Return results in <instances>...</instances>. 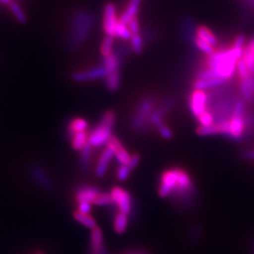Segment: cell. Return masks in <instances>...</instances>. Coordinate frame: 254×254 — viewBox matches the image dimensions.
I'll return each instance as SVG.
<instances>
[{
  "label": "cell",
  "instance_id": "cell-1",
  "mask_svg": "<svg viewBox=\"0 0 254 254\" xmlns=\"http://www.w3.org/2000/svg\"><path fill=\"white\" fill-rule=\"evenodd\" d=\"M95 25V19L91 11L85 9L74 10L66 34V47L70 52H75L84 45Z\"/></svg>",
  "mask_w": 254,
  "mask_h": 254
},
{
  "label": "cell",
  "instance_id": "cell-2",
  "mask_svg": "<svg viewBox=\"0 0 254 254\" xmlns=\"http://www.w3.org/2000/svg\"><path fill=\"white\" fill-rule=\"evenodd\" d=\"M116 118V113L113 110H108L102 115L98 124L89 132L88 142L92 148L108 145L110 138L113 136Z\"/></svg>",
  "mask_w": 254,
  "mask_h": 254
},
{
  "label": "cell",
  "instance_id": "cell-3",
  "mask_svg": "<svg viewBox=\"0 0 254 254\" xmlns=\"http://www.w3.org/2000/svg\"><path fill=\"white\" fill-rule=\"evenodd\" d=\"M156 108V99L154 96L147 95L139 101L138 105L130 119L129 127L136 133H142L150 128L149 119Z\"/></svg>",
  "mask_w": 254,
  "mask_h": 254
},
{
  "label": "cell",
  "instance_id": "cell-4",
  "mask_svg": "<svg viewBox=\"0 0 254 254\" xmlns=\"http://www.w3.org/2000/svg\"><path fill=\"white\" fill-rule=\"evenodd\" d=\"M180 170L179 168H173L162 173L158 188V195L161 198H167L173 195L178 184Z\"/></svg>",
  "mask_w": 254,
  "mask_h": 254
},
{
  "label": "cell",
  "instance_id": "cell-5",
  "mask_svg": "<svg viewBox=\"0 0 254 254\" xmlns=\"http://www.w3.org/2000/svg\"><path fill=\"white\" fill-rule=\"evenodd\" d=\"M28 173L37 185L44 190L52 191L54 190V182L49 173L41 164L33 163L28 166Z\"/></svg>",
  "mask_w": 254,
  "mask_h": 254
},
{
  "label": "cell",
  "instance_id": "cell-6",
  "mask_svg": "<svg viewBox=\"0 0 254 254\" xmlns=\"http://www.w3.org/2000/svg\"><path fill=\"white\" fill-rule=\"evenodd\" d=\"M110 197L112 200V203H114L119 211L123 214L129 215L132 211V197L128 191L123 190L122 188L114 187L110 191Z\"/></svg>",
  "mask_w": 254,
  "mask_h": 254
},
{
  "label": "cell",
  "instance_id": "cell-7",
  "mask_svg": "<svg viewBox=\"0 0 254 254\" xmlns=\"http://www.w3.org/2000/svg\"><path fill=\"white\" fill-rule=\"evenodd\" d=\"M189 106L192 115L195 118H199L208 109V94L205 91L194 90L190 95Z\"/></svg>",
  "mask_w": 254,
  "mask_h": 254
},
{
  "label": "cell",
  "instance_id": "cell-8",
  "mask_svg": "<svg viewBox=\"0 0 254 254\" xmlns=\"http://www.w3.org/2000/svg\"><path fill=\"white\" fill-rule=\"evenodd\" d=\"M119 21L120 20L115 4L112 2L107 3L103 12V29L107 35L115 38V29Z\"/></svg>",
  "mask_w": 254,
  "mask_h": 254
},
{
  "label": "cell",
  "instance_id": "cell-9",
  "mask_svg": "<svg viewBox=\"0 0 254 254\" xmlns=\"http://www.w3.org/2000/svg\"><path fill=\"white\" fill-rule=\"evenodd\" d=\"M107 76V71L103 65L96 66L86 70H80L77 72H74L72 74V79L74 82L84 83V82L93 81L102 79Z\"/></svg>",
  "mask_w": 254,
  "mask_h": 254
},
{
  "label": "cell",
  "instance_id": "cell-10",
  "mask_svg": "<svg viewBox=\"0 0 254 254\" xmlns=\"http://www.w3.org/2000/svg\"><path fill=\"white\" fill-rule=\"evenodd\" d=\"M246 134V116H232L230 119V136L234 141H240Z\"/></svg>",
  "mask_w": 254,
  "mask_h": 254
},
{
  "label": "cell",
  "instance_id": "cell-11",
  "mask_svg": "<svg viewBox=\"0 0 254 254\" xmlns=\"http://www.w3.org/2000/svg\"><path fill=\"white\" fill-rule=\"evenodd\" d=\"M113 157H114V150L111 146L108 144L101 154L95 168V175L98 178H103L106 175L109 169V163Z\"/></svg>",
  "mask_w": 254,
  "mask_h": 254
},
{
  "label": "cell",
  "instance_id": "cell-12",
  "mask_svg": "<svg viewBox=\"0 0 254 254\" xmlns=\"http://www.w3.org/2000/svg\"><path fill=\"white\" fill-rule=\"evenodd\" d=\"M114 150V157L117 159L120 165H127L131 159V154L127 152V149L122 144L117 136H113L108 143Z\"/></svg>",
  "mask_w": 254,
  "mask_h": 254
},
{
  "label": "cell",
  "instance_id": "cell-13",
  "mask_svg": "<svg viewBox=\"0 0 254 254\" xmlns=\"http://www.w3.org/2000/svg\"><path fill=\"white\" fill-rule=\"evenodd\" d=\"M100 194V190L94 187H81L75 193V200L77 203L90 202L93 204L96 197Z\"/></svg>",
  "mask_w": 254,
  "mask_h": 254
},
{
  "label": "cell",
  "instance_id": "cell-14",
  "mask_svg": "<svg viewBox=\"0 0 254 254\" xmlns=\"http://www.w3.org/2000/svg\"><path fill=\"white\" fill-rule=\"evenodd\" d=\"M91 254H106L104 236L100 228H94L91 233Z\"/></svg>",
  "mask_w": 254,
  "mask_h": 254
},
{
  "label": "cell",
  "instance_id": "cell-15",
  "mask_svg": "<svg viewBox=\"0 0 254 254\" xmlns=\"http://www.w3.org/2000/svg\"><path fill=\"white\" fill-rule=\"evenodd\" d=\"M140 3H141V0H130L126 9L119 16L120 21L127 25L132 19L136 17Z\"/></svg>",
  "mask_w": 254,
  "mask_h": 254
},
{
  "label": "cell",
  "instance_id": "cell-16",
  "mask_svg": "<svg viewBox=\"0 0 254 254\" xmlns=\"http://www.w3.org/2000/svg\"><path fill=\"white\" fill-rule=\"evenodd\" d=\"M226 80L222 78H210V79H202V80H195L193 83V89L204 91L208 89L217 88L226 83Z\"/></svg>",
  "mask_w": 254,
  "mask_h": 254
},
{
  "label": "cell",
  "instance_id": "cell-17",
  "mask_svg": "<svg viewBox=\"0 0 254 254\" xmlns=\"http://www.w3.org/2000/svg\"><path fill=\"white\" fill-rule=\"evenodd\" d=\"M89 123L87 120L83 118H74L68 124L67 127V136L68 137L73 135L74 133L88 131Z\"/></svg>",
  "mask_w": 254,
  "mask_h": 254
},
{
  "label": "cell",
  "instance_id": "cell-18",
  "mask_svg": "<svg viewBox=\"0 0 254 254\" xmlns=\"http://www.w3.org/2000/svg\"><path fill=\"white\" fill-rule=\"evenodd\" d=\"M196 36L206 42L210 46H217L218 45V38L207 27L200 26L196 28Z\"/></svg>",
  "mask_w": 254,
  "mask_h": 254
},
{
  "label": "cell",
  "instance_id": "cell-19",
  "mask_svg": "<svg viewBox=\"0 0 254 254\" xmlns=\"http://www.w3.org/2000/svg\"><path fill=\"white\" fill-rule=\"evenodd\" d=\"M91 156H92V147L89 142L80 150L79 156V166L83 172H87L91 166Z\"/></svg>",
  "mask_w": 254,
  "mask_h": 254
},
{
  "label": "cell",
  "instance_id": "cell-20",
  "mask_svg": "<svg viewBox=\"0 0 254 254\" xmlns=\"http://www.w3.org/2000/svg\"><path fill=\"white\" fill-rule=\"evenodd\" d=\"M89 132L88 131H82L74 133L73 135L69 137L71 141V145L75 151H80L84 146L88 142Z\"/></svg>",
  "mask_w": 254,
  "mask_h": 254
},
{
  "label": "cell",
  "instance_id": "cell-21",
  "mask_svg": "<svg viewBox=\"0 0 254 254\" xmlns=\"http://www.w3.org/2000/svg\"><path fill=\"white\" fill-rule=\"evenodd\" d=\"M73 218L78 223H80L81 225L88 228V229L93 230L94 228L97 227L96 220L92 218L90 214H82V213L78 212V211H75V212H73Z\"/></svg>",
  "mask_w": 254,
  "mask_h": 254
},
{
  "label": "cell",
  "instance_id": "cell-22",
  "mask_svg": "<svg viewBox=\"0 0 254 254\" xmlns=\"http://www.w3.org/2000/svg\"><path fill=\"white\" fill-rule=\"evenodd\" d=\"M105 86L109 91H116L121 86V73H108L105 77Z\"/></svg>",
  "mask_w": 254,
  "mask_h": 254
},
{
  "label": "cell",
  "instance_id": "cell-23",
  "mask_svg": "<svg viewBox=\"0 0 254 254\" xmlns=\"http://www.w3.org/2000/svg\"><path fill=\"white\" fill-rule=\"evenodd\" d=\"M9 9L11 11V13L13 14L14 18L16 19L20 24H26L27 23V14L17 2L12 1L9 5Z\"/></svg>",
  "mask_w": 254,
  "mask_h": 254
},
{
  "label": "cell",
  "instance_id": "cell-24",
  "mask_svg": "<svg viewBox=\"0 0 254 254\" xmlns=\"http://www.w3.org/2000/svg\"><path fill=\"white\" fill-rule=\"evenodd\" d=\"M101 55L103 58L109 57L114 52V38L106 35L104 38L100 47Z\"/></svg>",
  "mask_w": 254,
  "mask_h": 254
},
{
  "label": "cell",
  "instance_id": "cell-25",
  "mask_svg": "<svg viewBox=\"0 0 254 254\" xmlns=\"http://www.w3.org/2000/svg\"><path fill=\"white\" fill-rule=\"evenodd\" d=\"M128 226V217L126 214L119 213L114 218V230L115 232L121 235L127 231Z\"/></svg>",
  "mask_w": 254,
  "mask_h": 254
},
{
  "label": "cell",
  "instance_id": "cell-26",
  "mask_svg": "<svg viewBox=\"0 0 254 254\" xmlns=\"http://www.w3.org/2000/svg\"><path fill=\"white\" fill-rule=\"evenodd\" d=\"M196 133L201 136L218 135L219 134V129L217 124H213L210 126H200L196 129Z\"/></svg>",
  "mask_w": 254,
  "mask_h": 254
},
{
  "label": "cell",
  "instance_id": "cell-27",
  "mask_svg": "<svg viewBox=\"0 0 254 254\" xmlns=\"http://www.w3.org/2000/svg\"><path fill=\"white\" fill-rule=\"evenodd\" d=\"M239 88L241 92V97L248 103H252L254 101L253 92L250 89V86L246 79H239Z\"/></svg>",
  "mask_w": 254,
  "mask_h": 254
},
{
  "label": "cell",
  "instance_id": "cell-28",
  "mask_svg": "<svg viewBox=\"0 0 254 254\" xmlns=\"http://www.w3.org/2000/svg\"><path fill=\"white\" fill-rule=\"evenodd\" d=\"M120 20V19H119ZM120 38L121 40L124 41H130L132 34L129 30V27L126 24L122 23L121 21H119L118 25L115 29V38Z\"/></svg>",
  "mask_w": 254,
  "mask_h": 254
},
{
  "label": "cell",
  "instance_id": "cell-29",
  "mask_svg": "<svg viewBox=\"0 0 254 254\" xmlns=\"http://www.w3.org/2000/svg\"><path fill=\"white\" fill-rule=\"evenodd\" d=\"M130 46L134 53L140 54L143 50V38L141 34L133 35L130 39Z\"/></svg>",
  "mask_w": 254,
  "mask_h": 254
},
{
  "label": "cell",
  "instance_id": "cell-30",
  "mask_svg": "<svg viewBox=\"0 0 254 254\" xmlns=\"http://www.w3.org/2000/svg\"><path fill=\"white\" fill-rule=\"evenodd\" d=\"M236 71L238 73L239 79H246L248 76L252 74L249 70V67L246 64L245 61L242 58L238 60V62L236 63Z\"/></svg>",
  "mask_w": 254,
  "mask_h": 254
},
{
  "label": "cell",
  "instance_id": "cell-31",
  "mask_svg": "<svg viewBox=\"0 0 254 254\" xmlns=\"http://www.w3.org/2000/svg\"><path fill=\"white\" fill-rule=\"evenodd\" d=\"M246 102L242 97H237L234 105V116H246Z\"/></svg>",
  "mask_w": 254,
  "mask_h": 254
},
{
  "label": "cell",
  "instance_id": "cell-32",
  "mask_svg": "<svg viewBox=\"0 0 254 254\" xmlns=\"http://www.w3.org/2000/svg\"><path fill=\"white\" fill-rule=\"evenodd\" d=\"M194 44H195V46H197L198 49H200L201 52H203L204 54H206L207 56L212 54V53L215 51V49H214L213 46H210L206 42L202 41L201 39L198 38L197 36H195Z\"/></svg>",
  "mask_w": 254,
  "mask_h": 254
},
{
  "label": "cell",
  "instance_id": "cell-33",
  "mask_svg": "<svg viewBox=\"0 0 254 254\" xmlns=\"http://www.w3.org/2000/svg\"><path fill=\"white\" fill-rule=\"evenodd\" d=\"M184 26H183V29H184V34L187 36V39L190 42H193L194 43V39L195 37L193 35L194 32V25L193 22L190 19L187 18V20L184 22Z\"/></svg>",
  "mask_w": 254,
  "mask_h": 254
},
{
  "label": "cell",
  "instance_id": "cell-34",
  "mask_svg": "<svg viewBox=\"0 0 254 254\" xmlns=\"http://www.w3.org/2000/svg\"><path fill=\"white\" fill-rule=\"evenodd\" d=\"M112 203V200L110 197L109 193H102L96 197V199L93 201L94 205H98V206H107Z\"/></svg>",
  "mask_w": 254,
  "mask_h": 254
},
{
  "label": "cell",
  "instance_id": "cell-35",
  "mask_svg": "<svg viewBox=\"0 0 254 254\" xmlns=\"http://www.w3.org/2000/svg\"><path fill=\"white\" fill-rule=\"evenodd\" d=\"M242 59L245 61L246 64L249 67V70H250L251 73L254 75V57L251 53V51L249 50V48L247 46L244 47V52H243Z\"/></svg>",
  "mask_w": 254,
  "mask_h": 254
},
{
  "label": "cell",
  "instance_id": "cell-36",
  "mask_svg": "<svg viewBox=\"0 0 254 254\" xmlns=\"http://www.w3.org/2000/svg\"><path fill=\"white\" fill-rule=\"evenodd\" d=\"M198 122L200 123V126H210V125L215 124V118H214L212 112L207 109L198 118Z\"/></svg>",
  "mask_w": 254,
  "mask_h": 254
},
{
  "label": "cell",
  "instance_id": "cell-37",
  "mask_svg": "<svg viewBox=\"0 0 254 254\" xmlns=\"http://www.w3.org/2000/svg\"><path fill=\"white\" fill-rule=\"evenodd\" d=\"M131 172V169L127 165H120L117 170V178L119 181L124 182L127 180Z\"/></svg>",
  "mask_w": 254,
  "mask_h": 254
},
{
  "label": "cell",
  "instance_id": "cell-38",
  "mask_svg": "<svg viewBox=\"0 0 254 254\" xmlns=\"http://www.w3.org/2000/svg\"><path fill=\"white\" fill-rule=\"evenodd\" d=\"M156 130H157V132L159 133V135L162 136L163 138H165V139H171V138H173V131H172V129L168 127L165 123L162 124L161 126H159V127H157Z\"/></svg>",
  "mask_w": 254,
  "mask_h": 254
},
{
  "label": "cell",
  "instance_id": "cell-39",
  "mask_svg": "<svg viewBox=\"0 0 254 254\" xmlns=\"http://www.w3.org/2000/svg\"><path fill=\"white\" fill-rule=\"evenodd\" d=\"M127 26L129 27V30L133 35H136V34H140V27H139V22H138V19L137 17L132 19L128 24Z\"/></svg>",
  "mask_w": 254,
  "mask_h": 254
},
{
  "label": "cell",
  "instance_id": "cell-40",
  "mask_svg": "<svg viewBox=\"0 0 254 254\" xmlns=\"http://www.w3.org/2000/svg\"><path fill=\"white\" fill-rule=\"evenodd\" d=\"M246 36L244 34H239L238 36H236L234 44H233V47L235 48H244L246 46Z\"/></svg>",
  "mask_w": 254,
  "mask_h": 254
},
{
  "label": "cell",
  "instance_id": "cell-41",
  "mask_svg": "<svg viewBox=\"0 0 254 254\" xmlns=\"http://www.w3.org/2000/svg\"><path fill=\"white\" fill-rule=\"evenodd\" d=\"M139 161H140L139 154H133V155H131V159H130L129 163L127 164V166L131 169V171H133V170L136 169V166L139 164Z\"/></svg>",
  "mask_w": 254,
  "mask_h": 254
},
{
  "label": "cell",
  "instance_id": "cell-42",
  "mask_svg": "<svg viewBox=\"0 0 254 254\" xmlns=\"http://www.w3.org/2000/svg\"><path fill=\"white\" fill-rule=\"evenodd\" d=\"M77 211L82 214H90L91 211V203L90 202H80L78 203Z\"/></svg>",
  "mask_w": 254,
  "mask_h": 254
},
{
  "label": "cell",
  "instance_id": "cell-43",
  "mask_svg": "<svg viewBox=\"0 0 254 254\" xmlns=\"http://www.w3.org/2000/svg\"><path fill=\"white\" fill-rule=\"evenodd\" d=\"M241 156L250 161H254V150H245L241 153Z\"/></svg>",
  "mask_w": 254,
  "mask_h": 254
},
{
  "label": "cell",
  "instance_id": "cell-44",
  "mask_svg": "<svg viewBox=\"0 0 254 254\" xmlns=\"http://www.w3.org/2000/svg\"><path fill=\"white\" fill-rule=\"evenodd\" d=\"M246 80L248 82V84H249V86H250V89H251V91L253 92V94H254V74H251L250 76H248L247 78H246Z\"/></svg>",
  "mask_w": 254,
  "mask_h": 254
},
{
  "label": "cell",
  "instance_id": "cell-45",
  "mask_svg": "<svg viewBox=\"0 0 254 254\" xmlns=\"http://www.w3.org/2000/svg\"><path fill=\"white\" fill-rule=\"evenodd\" d=\"M13 0H0V3H2V4H4V5H8L9 6V4L12 2Z\"/></svg>",
  "mask_w": 254,
  "mask_h": 254
},
{
  "label": "cell",
  "instance_id": "cell-46",
  "mask_svg": "<svg viewBox=\"0 0 254 254\" xmlns=\"http://www.w3.org/2000/svg\"><path fill=\"white\" fill-rule=\"evenodd\" d=\"M43 254V253H38V254Z\"/></svg>",
  "mask_w": 254,
  "mask_h": 254
}]
</instances>
